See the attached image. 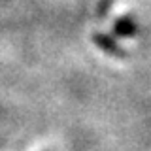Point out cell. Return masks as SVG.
Listing matches in <instances>:
<instances>
[{"instance_id":"obj_1","label":"cell","mask_w":151,"mask_h":151,"mask_svg":"<svg viewBox=\"0 0 151 151\" xmlns=\"http://www.w3.org/2000/svg\"><path fill=\"white\" fill-rule=\"evenodd\" d=\"M93 42H94V45H96L98 49L104 51V53L110 55V57H117V59L127 57L125 47H123L113 36L106 34V32H94V34H93Z\"/></svg>"},{"instance_id":"obj_2","label":"cell","mask_w":151,"mask_h":151,"mask_svg":"<svg viewBox=\"0 0 151 151\" xmlns=\"http://www.w3.org/2000/svg\"><path fill=\"white\" fill-rule=\"evenodd\" d=\"M138 30H140L138 23H136L130 15L117 17L115 21H113V32H115L117 36H121V38H134L138 34Z\"/></svg>"},{"instance_id":"obj_3","label":"cell","mask_w":151,"mask_h":151,"mask_svg":"<svg viewBox=\"0 0 151 151\" xmlns=\"http://www.w3.org/2000/svg\"><path fill=\"white\" fill-rule=\"evenodd\" d=\"M113 6V0H98L96 2V17L100 19H106L108 13H110V9Z\"/></svg>"}]
</instances>
